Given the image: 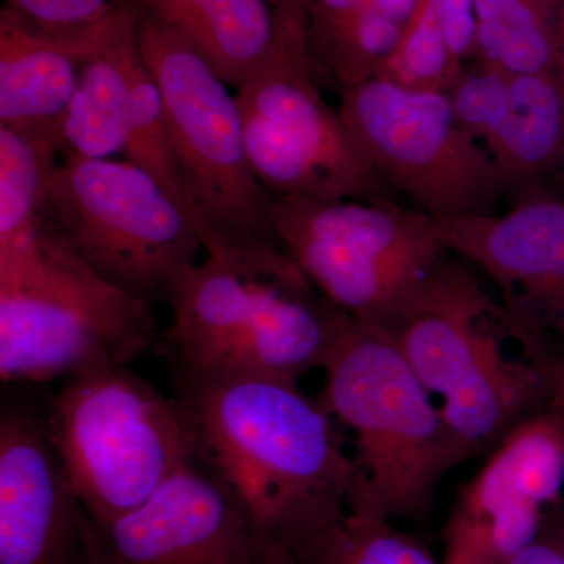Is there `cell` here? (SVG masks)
Segmentation results:
<instances>
[{"mask_svg": "<svg viewBox=\"0 0 564 564\" xmlns=\"http://www.w3.org/2000/svg\"><path fill=\"white\" fill-rule=\"evenodd\" d=\"M187 41L229 87L242 85L270 61L278 21L269 0H140Z\"/></svg>", "mask_w": 564, "mask_h": 564, "instance_id": "obj_19", "label": "cell"}, {"mask_svg": "<svg viewBox=\"0 0 564 564\" xmlns=\"http://www.w3.org/2000/svg\"><path fill=\"white\" fill-rule=\"evenodd\" d=\"M141 54L135 3L122 0L85 31L79 79L58 122L63 158L110 159L124 152L132 70Z\"/></svg>", "mask_w": 564, "mask_h": 564, "instance_id": "obj_16", "label": "cell"}, {"mask_svg": "<svg viewBox=\"0 0 564 564\" xmlns=\"http://www.w3.org/2000/svg\"><path fill=\"white\" fill-rule=\"evenodd\" d=\"M433 220L445 248L488 276L505 310L563 356L564 199Z\"/></svg>", "mask_w": 564, "mask_h": 564, "instance_id": "obj_14", "label": "cell"}, {"mask_svg": "<svg viewBox=\"0 0 564 564\" xmlns=\"http://www.w3.org/2000/svg\"><path fill=\"white\" fill-rule=\"evenodd\" d=\"M477 36L469 63L505 74L555 70L564 0H474Z\"/></svg>", "mask_w": 564, "mask_h": 564, "instance_id": "obj_21", "label": "cell"}, {"mask_svg": "<svg viewBox=\"0 0 564 564\" xmlns=\"http://www.w3.org/2000/svg\"><path fill=\"white\" fill-rule=\"evenodd\" d=\"M0 564H101L98 525L52 443L46 408L0 414Z\"/></svg>", "mask_w": 564, "mask_h": 564, "instance_id": "obj_13", "label": "cell"}, {"mask_svg": "<svg viewBox=\"0 0 564 564\" xmlns=\"http://www.w3.org/2000/svg\"><path fill=\"white\" fill-rule=\"evenodd\" d=\"M284 564H296L295 562H289V563H284Z\"/></svg>", "mask_w": 564, "mask_h": 564, "instance_id": "obj_32", "label": "cell"}, {"mask_svg": "<svg viewBox=\"0 0 564 564\" xmlns=\"http://www.w3.org/2000/svg\"><path fill=\"white\" fill-rule=\"evenodd\" d=\"M98 532L101 564L296 563L295 555L270 540L239 497L196 458L141 507L98 525Z\"/></svg>", "mask_w": 564, "mask_h": 564, "instance_id": "obj_12", "label": "cell"}, {"mask_svg": "<svg viewBox=\"0 0 564 564\" xmlns=\"http://www.w3.org/2000/svg\"><path fill=\"white\" fill-rule=\"evenodd\" d=\"M564 417L554 408L505 436L458 489L443 564H511L563 503Z\"/></svg>", "mask_w": 564, "mask_h": 564, "instance_id": "obj_11", "label": "cell"}, {"mask_svg": "<svg viewBox=\"0 0 564 564\" xmlns=\"http://www.w3.org/2000/svg\"><path fill=\"white\" fill-rule=\"evenodd\" d=\"M511 564H564V503L549 514L536 540Z\"/></svg>", "mask_w": 564, "mask_h": 564, "instance_id": "obj_27", "label": "cell"}, {"mask_svg": "<svg viewBox=\"0 0 564 564\" xmlns=\"http://www.w3.org/2000/svg\"><path fill=\"white\" fill-rule=\"evenodd\" d=\"M135 3L141 55L161 88L195 226L207 254L284 250L272 195L252 172L237 95L206 58Z\"/></svg>", "mask_w": 564, "mask_h": 564, "instance_id": "obj_6", "label": "cell"}, {"mask_svg": "<svg viewBox=\"0 0 564 564\" xmlns=\"http://www.w3.org/2000/svg\"><path fill=\"white\" fill-rule=\"evenodd\" d=\"M159 336L173 381L261 375L299 381L322 369L337 310L284 250L215 252L180 274Z\"/></svg>", "mask_w": 564, "mask_h": 564, "instance_id": "obj_3", "label": "cell"}, {"mask_svg": "<svg viewBox=\"0 0 564 564\" xmlns=\"http://www.w3.org/2000/svg\"><path fill=\"white\" fill-rule=\"evenodd\" d=\"M388 332L443 415L464 462L552 408L560 356L451 254Z\"/></svg>", "mask_w": 564, "mask_h": 564, "instance_id": "obj_2", "label": "cell"}, {"mask_svg": "<svg viewBox=\"0 0 564 564\" xmlns=\"http://www.w3.org/2000/svg\"><path fill=\"white\" fill-rule=\"evenodd\" d=\"M474 0H421L377 77L415 91L448 93L474 54Z\"/></svg>", "mask_w": 564, "mask_h": 564, "instance_id": "obj_20", "label": "cell"}, {"mask_svg": "<svg viewBox=\"0 0 564 564\" xmlns=\"http://www.w3.org/2000/svg\"><path fill=\"white\" fill-rule=\"evenodd\" d=\"M481 144L511 206L564 199V88L558 74L510 76Z\"/></svg>", "mask_w": 564, "mask_h": 564, "instance_id": "obj_17", "label": "cell"}, {"mask_svg": "<svg viewBox=\"0 0 564 564\" xmlns=\"http://www.w3.org/2000/svg\"><path fill=\"white\" fill-rule=\"evenodd\" d=\"M84 31H41L0 11V126L58 140V122L76 90ZM61 144V143H58Z\"/></svg>", "mask_w": 564, "mask_h": 564, "instance_id": "obj_18", "label": "cell"}, {"mask_svg": "<svg viewBox=\"0 0 564 564\" xmlns=\"http://www.w3.org/2000/svg\"><path fill=\"white\" fill-rule=\"evenodd\" d=\"M276 21V51L237 90V99L272 122L282 139L328 177L340 198H381L383 182L352 143L339 111L322 98L307 51L306 20Z\"/></svg>", "mask_w": 564, "mask_h": 564, "instance_id": "obj_15", "label": "cell"}, {"mask_svg": "<svg viewBox=\"0 0 564 564\" xmlns=\"http://www.w3.org/2000/svg\"><path fill=\"white\" fill-rule=\"evenodd\" d=\"M352 143L383 182L433 218L496 214L502 184L484 144L447 93L406 90L375 77L340 91Z\"/></svg>", "mask_w": 564, "mask_h": 564, "instance_id": "obj_10", "label": "cell"}, {"mask_svg": "<svg viewBox=\"0 0 564 564\" xmlns=\"http://www.w3.org/2000/svg\"><path fill=\"white\" fill-rule=\"evenodd\" d=\"M122 0H6L7 9L41 31H84L109 17Z\"/></svg>", "mask_w": 564, "mask_h": 564, "instance_id": "obj_26", "label": "cell"}, {"mask_svg": "<svg viewBox=\"0 0 564 564\" xmlns=\"http://www.w3.org/2000/svg\"><path fill=\"white\" fill-rule=\"evenodd\" d=\"M419 3H421V0H367V6L375 13L388 18V20L402 25L404 29H406L411 18L414 17Z\"/></svg>", "mask_w": 564, "mask_h": 564, "instance_id": "obj_28", "label": "cell"}, {"mask_svg": "<svg viewBox=\"0 0 564 564\" xmlns=\"http://www.w3.org/2000/svg\"><path fill=\"white\" fill-rule=\"evenodd\" d=\"M510 74L486 68L477 63H467L462 76L447 93L456 118L480 143L486 129L502 106Z\"/></svg>", "mask_w": 564, "mask_h": 564, "instance_id": "obj_25", "label": "cell"}, {"mask_svg": "<svg viewBox=\"0 0 564 564\" xmlns=\"http://www.w3.org/2000/svg\"><path fill=\"white\" fill-rule=\"evenodd\" d=\"M57 154L54 135L0 126V250L24 243L43 225Z\"/></svg>", "mask_w": 564, "mask_h": 564, "instance_id": "obj_22", "label": "cell"}, {"mask_svg": "<svg viewBox=\"0 0 564 564\" xmlns=\"http://www.w3.org/2000/svg\"><path fill=\"white\" fill-rule=\"evenodd\" d=\"M274 13L281 17L306 18L307 6L311 0H269Z\"/></svg>", "mask_w": 564, "mask_h": 564, "instance_id": "obj_30", "label": "cell"}, {"mask_svg": "<svg viewBox=\"0 0 564 564\" xmlns=\"http://www.w3.org/2000/svg\"><path fill=\"white\" fill-rule=\"evenodd\" d=\"M44 408L70 485L98 525L137 510L195 459L176 399L128 366L69 375Z\"/></svg>", "mask_w": 564, "mask_h": 564, "instance_id": "obj_7", "label": "cell"}, {"mask_svg": "<svg viewBox=\"0 0 564 564\" xmlns=\"http://www.w3.org/2000/svg\"><path fill=\"white\" fill-rule=\"evenodd\" d=\"M193 454L291 551L347 514L355 464L299 381L261 375L173 381Z\"/></svg>", "mask_w": 564, "mask_h": 564, "instance_id": "obj_1", "label": "cell"}, {"mask_svg": "<svg viewBox=\"0 0 564 564\" xmlns=\"http://www.w3.org/2000/svg\"><path fill=\"white\" fill-rule=\"evenodd\" d=\"M124 154L128 162L158 182L195 225L161 88L141 54L132 70L131 118Z\"/></svg>", "mask_w": 564, "mask_h": 564, "instance_id": "obj_24", "label": "cell"}, {"mask_svg": "<svg viewBox=\"0 0 564 564\" xmlns=\"http://www.w3.org/2000/svg\"><path fill=\"white\" fill-rule=\"evenodd\" d=\"M552 408L564 417V355L560 356L552 375Z\"/></svg>", "mask_w": 564, "mask_h": 564, "instance_id": "obj_29", "label": "cell"}, {"mask_svg": "<svg viewBox=\"0 0 564 564\" xmlns=\"http://www.w3.org/2000/svg\"><path fill=\"white\" fill-rule=\"evenodd\" d=\"M339 311V310H337ZM317 402L352 434L348 511L417 521L464 463L432 397L388 332L339 311Z\"/></svg>", "mask_w": 564, "mask_h": 564, "instance_id": "obj_4", "label": "cell"}, {"mask_svg": "<svg viewBox=\"0 0 564 564\" xmlns=\"http://www.w3.org/2000/svg\"><path fill=\"white\" fill-rule=\"evenodd\" d=\"M278 239L323 300L367 325L393 318L452 254L433 217L381 196L276 198Z\"/></svg>", "mask_w": 564, "mask_h": 564, "instance_id": "obj_8", "label": "cell"}, {"mask_svg": "<svg viewBox=\"0 0 564 564\" xmlns=\"http://www.w3.org/2000/svg\"><path fill=\"white\" fill-rule=\"evenodd\" d=\"M151 303L99 276L44 218L0 250V378L46 384L101 364L128 366L158 345Z\"/></svg>", "mask_w": 564, "mask_h": 564, "instance_id": "obj_5", "label": "cell"}, {"mask_svg": "<svg viewBox=\"0 0 564 564\" xmlns=\"http://www.w3.org/2000/svg\"><path fill=\"white\" fill-rule=\"evenodd\" d=\"M555 73L558 74L564 88V10L562 22H560L558 40H556V63Z\"/></svg>", "mask_w": 564, "mask_h": 564, "instance_id": "obj_31", "label": "cell"}, {"mask_svg": "<svg viewBox=\"0 0 564 564\" xmlns=\"http://www.w3.org/2000/svg\"><path fill=\"white\" fill-rule=\"evenodd\" d=\"M44 218L99 276L148 303L166 300L203 247L191 217L128 161L63 158Z\"/></svg>", "mask_w": 564, "mask_h": 564, "instance_id": "obj_9", "label": "cell"}, {"mask_svg": "<svg viewBox=\"0 0 564 564\" xmlns=\"http://www.w3.org/2000/svg\"><path fill=\"white\" fill-rule=\"evenodd\" d=\"M295 560L296 564H443L393 522L355 511L300 545Z\"/></svg>", "mask_w": 564, "mask_h": 564, "instance_id": "obj_23", "label": "cell"}]
</instances>
